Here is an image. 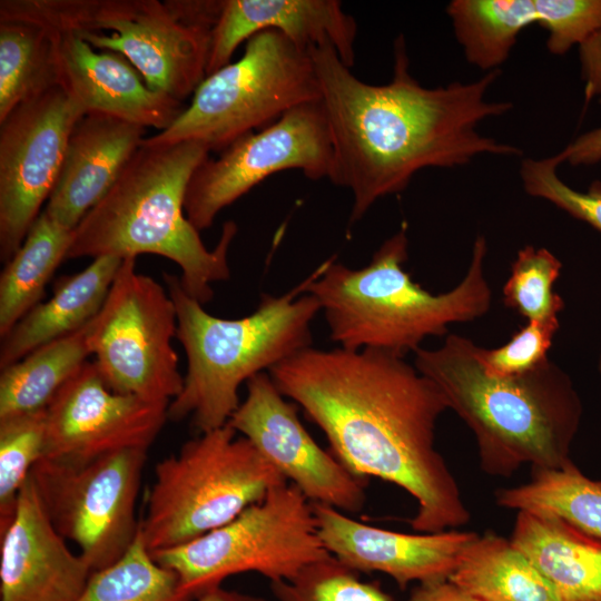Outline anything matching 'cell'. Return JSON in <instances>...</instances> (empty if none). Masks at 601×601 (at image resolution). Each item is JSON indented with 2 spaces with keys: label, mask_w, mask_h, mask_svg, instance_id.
<instances>
[{
  "label": "cell",
  "mask_w": 601,
  "mask_h": 601,
  "mask_svg": "<svg viewBox=\"0 0 601 601\" xmlns=\"http://www.w3.org/2000/svg\"><path fill=\"white\" fill-rule=\"evenodd\" d=\"M175 304L164 287L127 257L105 303L89 323L88 345L105 384L115 393L170 403L183 390Z\"/></svg>",
  "instance_id": "8fae6325"
},
{
  "label": "cell",
  "mask_w": 601,
  "mask_h": 601,
  "mask_svg": "<svg viewBox=\"0 0 601 601\" xmlns=\"http://www.w3.org/2000/svg\"><path fill=\"white\" fill-rule=\"evenodd\" d=\"M147 451L125 450L82 464L40 459L30 476L58 533L79 546L92 572L119 561L135 542L136 502Z\"/></svg>",
  "instance_id": "7c38bea8"
},
{
  "label": "cell",
  "mask_w": 601,
  "mask_h": 601,
  "mask_svg": "<svg viewBox=\"0 0 601 601\" xmlns=\"http://www.w3.org/2000/svg\"><path fill=\"white\" fill-rule=\"evenodd\" d=\"M86 115L61 86L24 101L0 122V259L21 247L48 201L69 136Z\"/></svg>",
  "instance_id": "5bb4252c"
},
{
  "label": "cell",
  "mask_w": 601,
  "mask_h": 601,
  "mask_svg": "<svg viewBox=\"0 0 601 601\" xmlns=\"http://www.w3.org/2000/svg\"><path fill=\"white\" fill-rule=\"evenodd\" d=\"M563 162L590 166L601 160V128L593 129L568 145L559 152Z\"/></svg>",
  "instance_id": "8d00e7d4"
},
{
  "label": "cell",
  "mask_w": 601,
  "mask_h": 601,
  "mask_svg": "<svg viewBox=\"0 0 601 601\" xmlns=\"http://www.w3.org/2000/svg\"><path fill=\"white\" fill-rule=\"evenodd\" d=\"M209 151L194 140H142L107 195L73 229L67 258L159 255L179 266L189 296L201 305L211 300V285L230 277L228 249L238 228L226 221L219 242L208 249L186 216L189 180Z\"/></svg>",
  "instance_id": "277c9868"
},
{
  "label": "cell",
  "mask_w": 601,
  "mask_h": 601,
  "mask_svg": "<svg viewBox=\"0 0 601 601\" xmlns=\"http://www.w3.org/2000/svg\"><path fill=\"white\" fill-rule=\"evenodd\" d=\"M164 278L177 312L176 337L187 356L183 390L168 406L171 421L191 416L199 433L224 426L240 404L244 382L312 347L321 305L306 293L309 276L282 296L262 295L255 312L236 319L208 314L178 276Z\"/></svg>",
  "instance_id": "8992f818"
},
{
  "label": "cell",
  "mask_w": 601,
  "mask_h": 601,
  "mask_svg": "<svg viewBox=\"0 0 601 601\" xmlns=\"http://www.w3.org/2000/svg\"><path fill=\"white\" fill-rule=\"evenodd\" d=\"M57 86L58 31L22 19H0V122L20 104Z\"/></svg>",
  "instance_id": "83f0119b"
},
{
  "label": "cell",
  "mask_w": 601,
  "mask_h": 601,
  "mask_svg": "<svg viewBox=\"0 0 601 601\" xmlns=\"http://www.w3.org/2000/svg\"><path fill=\"white\" fill-rule=\"evenodd\" d=\"M270 590L277 601H393L334 556L306 566L290 580L270 581Z\"/></svg>",
  "instance_id": "d6a6232c"
},
{
  "label": "cell",
  "mask_w": 601,
  "mask_h": 601,
  "mask_svg": "<svg viewBox=\"0 0 601 601\" xmlns=\"http://www.w3.org/2000/svg\"><path fill=\"white\" fill-rule=\"evenodd\" d=\"M559 327V317L528 321L504 345L491 349L476 346V356L491 376L525 374L549 359L548 352Z\"/></svg>",
  "instance_id": "e575fe53"
},
{
  "label": "cell",
  "mask_w": 601,
  "mask_h": 601,
  "mask_svg": "<svg viewBox=\"0 0 601 601\" xmlns=\"http://www.w3.org/2000/svg\"><path fill=\"white\" fill-rule=\"evenodd\" d=\"M476 346L447 334L437 348H417L414 366L473 432L481 469L510 476L523 464L543 470L571 463L582 404L570 376L550 358L522 375L491 376Z\"/></svg>",
  "instance_id": "3957f363"
},
{
  "label": "cell",
  "mask_w": 601,
  "mask_h": 601,
  "mask_svg": "<svg viewBox=\"0 0 601 601\" xmlns=\"http://www.w3.org/2000/svg\"><path fill=\"white\" fill-rule=\"evenodd\" d=\"M407 601H479L449 579L420 583Z\"/></svg>",
  "instance_id": "74e56055"
},
{
  "label": "cell",
  "mask_w": 601,
  "mask_h": 601,
  "mask_svg": "<svg viewBox=\"0 0 601 601\" xmlns=\"http://www.w3.org/2000/svg\"><path fill=\"white\" fill-rule=\"evenodd\" d=\"M121 263L122 258L102 256L81 272L63 276L52 297L32 308L1 338L0 370L87 325L102 307Z\"/></svg>",
  "instance_id": "cb8c5ba5"
},
{
  "label": "cell",
  "mask_w": 601,
  "mask_h": 601,
  "mask_svg": "<svg viewBox=\"0 0 601 601\" xmlns=\"http://www.w3.org/2000/svg\"><path fill=\"white\" fill-rule=\"evenodd\" d=\"M561 162L560 154L543 159L525 158L520 169L524 190L601 231V181L594 180L587 191L574 190L556 175Z\"/></svg>",
  "instance_id": "836d02e7"
},
{
  "label": "cell",
  "mask_w": 601,
  "mask_h": 601,
  "mask_svg": "<svg viewBox=\"0 0 601 601\" xmlns=\"http://www.w3.org/2000/svg\"><path fill=\"white\" fill-rule=\"evenodd\" d=\"M247 395L228 423L246 437L311 503L342 512L364 508L362 477L324 451L300 423L268 372L246 382Z\"/></svg>",
  "instance_id": "2e32d148"
},
{
  "label": "cell",
  "mask_w": 601,
  "mask_h": 601,
  "mask_svg": "<svg viewBox=\"0 0 601 601\" xmlns=\"http://www.w3.org/2000/svg\"><path fill=\"white\" fill-rule=\"evenodd\" d=\"M73 238L42 210L0 275V337L41 303L51 276L67 258Z\"/></svg>",
  "instance_id": "484cf974"
},
{
  "label": "cell",
  "mask_w": 601,
  "mask_h": 601,
  "mask_svg": "<svg viewBox=\"0 0 601 601\" xmlns=\"http://www.w3.org/2000/svg\"><path fill=\"white\" fill-rule=\"evenodd\" d=\"M598 368H599V372H600V374H601V353H600V357H599Z\"/></svg>",
  "instance_id": "60d3db41"
},
{
  "label": "cell",
  "mask_w": 601,
  "mask_h": 601,
  "mask_svg": "<svg viewBox=\"0 0 601 601\" xmlns=\"http://www.w3.org/2000/svg\"><path fill=\"white\" fill-rule=\"evenodd\" d=\"M229 423L200 433L155 466L140 519L150 553L220 528L265 497L285 476Z\"/></svg>",
  "instance_id": "52a82bcc"
},
{
  "label": "cell",
  "mask_w": 601,
  "mask_h": 601,
  "mask_svg": "<svg viewBox=\"0 0 601 601\" xmlns=\"http://www.w3.org/2000/svg\"><path fill=\"white\" fill-rule=\"evenodd\" d=\"M237 601H268V600L259 598V597H254V595H247V594H240L239 593Z\"/></svg>",
  "instance_id": "ab89813d"
},
{
  "label": "cell",
  "mask_w": 601,
  "mask_h": 601,
  "mask_svg": "<svg viewBox=\"0 0 601 601\" xmlns=\"http://www.w3.org/2000/svg\"><path fill=\"white\" fill-rule=\"evenodd\" d=\"M562 263L546 248L528 245L518 252L511 275L503 286L504 305L526 321L559 317L562 297L553 289Z\"/></svg>",
  "instance_id": "1f68e13d"
},
{
  "label": "cell",
  "mask_w": 601,
  "mask_h": 601,
  "mask_svg": "<svg viewBox=\"0 0 601 601\" xmlns=\"http://www.w3.org/2000/svg\"><path fill=\"white\" fill-rule=\"evenodd\" d=\"M446 12L467 61L489 71L509 58L530 24L548 30L546 46L554 55L601 30V0H453Z\"/></svg>",
  "instance_id": "e0dca14e"
},
{
  "label": "cell",
  "mask_w": 601,
  "mask_h": 601,
  "mask_svg": "<svg viewBox=\"0 0 601 601\" xmlns=\"http://www.w3.org/2000/svg\"><path fill=\"white\" fill-rule=\"evenodd\" d=\"M89 323L1 370L0 420L47 408L91 355L88 345Z\"/></svg>",
  "instance_id": "4316f807"
},
{
  "label": "cell",
  "mask_w": 601,
  "mask_h": 601,
  "mask_svg": "<svg viewBox=\"0 0 601 601\" xmlns=\"http://www.w3.org/2000/svg\"><path fill=\"white\" fill-rule=\"evenodd\" d=\"M487 246L479 235L464 278L432 294L412 280L406 225L387 238L371 262L352 269L329 258L309 275L306 293L321 305L332 341L348 351L372 348L404 357L428 336L447 335L453 323L471 322L491 307L484 275Z\"/></svg>",
  "instance_id": "5b68a950"
},
{
  "label": "cell",
  "mask_w": 601,
  "mask_h": 601,
  "mask_svg": "<svg viewBox=\"0 0 601 601\" xmlns=\"http://www.w3.org/2000/svg\"><path fill=\"white\" fill-rule=\"evenodd\" d=\"M91 573L52 525L29 475L0 532V601H77Z\"/></svg>",
  "instance_id": "d6986e66"
},
{
  "label": "cell",
  "mask_w": 601,
  "mask_h": 601,
  "mask_svg": "<svg viewBox=\"0 0 601 601\" xmlns=\"http://www.w3.org/2000/svg\"><path fill=\"white\" fill-rule=\"evenodd\" d=\"M59 33L60 86L85 114H102L159 131L185 105L152 90L120 53L98 50L75 31Z\"/></svg>",
  "instance_id": "ffe728a7"
},
{
  "label": "cell",
  "mask_w": 601,
  "mask_h": 601,
  "mask_svg": "<svg viewBox=\"0 0 601 601\" xmlns=\"http://www.w3.org/2000/svg\"><path fill=\"white\" fill-rule=\"evenodd\" d=\"M449 580L479 601H559L510 540L492 532L476 534L464 548Z\"/></svg>",
  "instance_id": "d4e9b609"
},
{
  "label": "cell",
  "mask_w": 601,
  "mask_h": 601,
  "mask_svg": "<svg viewBox=\"0 0 601 601\" xmlns=\"http://www.w3.org/2000/svg\"><path fill=\"white\" fill-rule=\"evenodd\" d=\"M308 50L333 142L329 180L352 193L351 224L377 199L403 191L423 168L463 166L484 152L522 154L476 131L480 121L513 107L485 99L501 75L499 68L474 82L425 88L410 72L400 35L392 80L372 85L353 75L332 46Z\"/></svg>",
  "instance_id": "7a4b0ae2"
},
{
  "label": "cell",
  "mask_w": 601,
  "mask_h": 601,
  "mask_svg": "<svg viewBox=\"0 0 601 601\" xmlns=\"http://www.w3.org/2000/svg\"><path fill=\"white\" fill-rule=\"evenodd\" d=\"M312 508L319 538L336 560L356 572L385 573L401 589L412 582L449 579L477 534L456 530L401 533L358 522L325 504L312 503Z\"/></svg>",
  "instance_id": "ac0fdd59"
},
{
  "label": "cell",
  "mask_w": 601,
  "mask_h": 601,
  "mask_svg": "<svg viewBox=\"0 0 601 601\" xmlns=\"http://www.w3.org/2000/svg\"><path fill=\"white\" fill-rule=\"evenodd\" d=\"M47 408L0 420V532L13 519L18 496L43 457Z\"/></svg>",
  "instance_id": "4dcf8cb0"
},
{
  "label": "cell",
  "mask_w": 601,
  "mask_h": 601,
  "mask_svg": "<svg viewBox=\"0 0 601 601\" xmlns=\"http://www.w3.org/2000/svg\"><path fill=\"white\" fill-rule=\"evenodd\" d=\"M495 499L502 508L559 518L601 541V481L583 475L573 462L532 470L529 482L500 489Z\"/></svg>",
  "instance_id": "f1b7e54d"
},
{
  "label": "cell",
  "mask_w": 601,
  "mask_h": 601,
  "mask_svg": "<svg viewBox=\"0 0 601 601\" xmlns=\"http://www.w3.org/2000/svg\"><path fill=\"white\" fill-rule=\"evenodd\" d=\"M150 554L177 575L180 590L194 600L234 574L257 572L270 581L290 580L333 556L319 538L312 503L287 481L227 524Z\"/></svg>",
  "instance_id": "9c48e42d"
},
{
  "label": "cell",
  "mask_w": 601,
  "mask_h": 601,
  "mask_svg": "<svg viewBox=\"0 0 601 601\" xmlns=\"http://www.w3.org/2000/svg\"><path fill=\"white\" fill-rule=\"evenodd\" d=\"M512 545L545 578L559 601H601V541L565 521L518 511Z\"/></svg>",
  "instance_id": "603a6c76"
},
{
  "label": "cell",
  "mask_w": 601,
  "mask_h": 601,
  "mask_svg": "<svg viewBox=\"0 0 601 601\" xmlns=\"http://www.w3.org/2000/svg\"><path fill=\"white\" fill-rule=\"evenodd\" d=\"M217 158L207 157L194 171L185 211L200 231L216 216L267 177L288 169L307 178L331 179L334 151L322 100L299 105L272 125L240 137Z\"/></svg>",
  "instance_id": "4fadbf2b"
},
{
  "label": "cell",
  "mask_w": 601,
  "mask_h": 601,
  "mask_svg": "<svg viewBox=\"0 0 601 601\" xmlns=\"http://www.w3.org/2000/svg\"><path fill=\"white\" fill-rule=\"evenodd\" d=\"M168 406L112 392L87 361L47 406L42 459L82 464L119 451H148Z\"/></svg>",
  "instance_id": "9a60e30c"
},
{
  "label": "cell",
  "mask_w": 601,
  "mask_h": 601,
  "mask_svg": "<svg viewBox=\"0 0 601 601\" xmlns=\"http://www.w3.org/2000/svg\"><path fill=\"white\" fill-rule=\"evenodd\" d=\"M223 0H85L75 31L122 55L146 83L183 102L206 77Z\"/></svg>",
  "instance_id": "30bf717a"
},
{
  "label": "cell",
  "mask_w": 601,
  "mask_h": 601,
  "mask_svg": "<svg viewBox=\"0 0 601 601\" xmlns=\"http://www.w3.org/2000/svg\"><path fill=\"white\" fill-rule=\"evenodd\" d=\"M239 593L219 588L213 589L196 599V601H237Z\"/></svg>",
  "instance_id": "f35d334b"
},
{
  "label": "cell",
  "mask_w": 601,
  "mask_h": 601,
  "mask_svg": "<svg viewBox=\"0 0 601 601\" xmlns=\"http://www.w3.org/2000/svg\"><path fill=\"white\" fill-rule=\"evenodd\" d=\"M321 98L309 50L279 31L264 30L246 41L237 61L204 78L190 105L167 129L144 141L159 145L194 140L210 151H221L288 110Z\"/></svg>",
  "instance_id": "ba28073f"
},
{
  "label": "cell",
  "mask_w": 601,
  "mask_h": 601,
  "mask_svg": "<svg viewBox=\"0 0 601 601\" xmlns=\"http://www.w3.org/2000/svg\"><path fill=\"white\" fill-rule=\"evenodd\" d=\"M146 129L108 115H83L69 136L59 178L43 209L47 216L73 230L117 181Z\"/></svg>",
  "instance_id": "7402d4cb"
},
{
  "label": "cell",
  "mask_w": 601,
  "mask_h": 601,
  "mask_svg": "<svg viewBox=\"0 0 601 601\" xmlns=\"http://www.w3.org/2000/svg\"><path fill=\"white\" fill-rule=\"evenodd\" d=\"M268 374L324 432L348 471L391 482L414 497V531L435 533L469 522L456 480L435 447L436 422L449 404L404 357L308 347Z\"/></svg>",
  "instance_id": "6da1fadb"
},
{
  "label": "cell",
  "mask_w": 601,
  "mask_h": 601,
  "mask_svg": "<svg viewBox=\"0 0 601 601\" xmlns=\"http://www.w3.org/2000/svg\"><path fill=\"white\" fill-rule=\"evenodd\" d=\"M581 78L584 81L585 104H601V30L579 46Z\"/></svg>",
  "instance_id": "d590c367"
},
{
  "label": "cell",
  "mask_w": 601,
  "mask_h": 601,
  "mask_svg": "<svg viewBox=\"0 0 601 601\" xmlns=\"http://www.w3.org/2000/svg\"><path fill=\"white\" fill-rule=\"evenodd\" d=\"M264 30L297 46H332L348 68L355 62L357 24L337 0H223L211 30L206 76L230 62L237 47Z\"/></svg>",
  "instance_id": "44dd1931"
},
{
  "label": "cell",
  "mask_w": 601,
  "mask_h": 601,
  "mask_svg": "<svg viewBox=\"0 0 601 601\" xmlns=\"http://www.w3.org/2000/svg\"><path fill=\"white\" fill-rule=\"evenodd\" d=\"M177 575L159 565L148 551L141 531L116 563L91 573L77 601H193Z\"/></svg>",
  "instance_id": "f546056e"
}]
</instances>
